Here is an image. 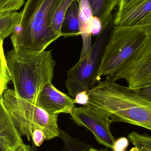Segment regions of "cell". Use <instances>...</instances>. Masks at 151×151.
<instances>
[{
    "mask_svg": "<svg viewBox=\"0 0 151 151\" xmlns=\"http://www.w3.org/2000/svg\"><path fill=\"white\" fill-rule=\"evenodd\" d=\"M128 145V139L126 137H121L116 140L112 150L113 151H125Z\"/></svg>",
    "mask_w": 151,
    "mask_h": 151,
    "instance_id": "cell-19",
    "label": "cell"
},
{
    "mask_svg": "<svg viewBox=\"0 0 151 151\" xmlns=\"http://www.w3.org/2000/svg\"><path fill=\"white\" fill-rule=\"evenodd\" d=\"M4 40L0 37V93L3 94L7 89L11 77L8 68L3 48Z\"/></svg>",
    "mask_w": 151,
    "mask_h": 151,
    "instance_id": "cell-16",
    "label": "cell"
},
{
    "mask_svg": "<svg viewBox=\"0 0 151 151\" xmlns=\"http://www.w3.org/2000/svg\"><path fill=\"white\" fill-rule=\"evenodd\" d=\"M20 12H13L0 14V37L6 39L11 35L19 24Z\"/></svg>",
    "mask_w": 151,
    "mask_h": 151,
    "instance_id": "cell-14",
    "label": "cell"
},
{
    "mask_svg": "<svg viewBox=\"0 0 151 151\" xmlns=\"http://www.w3.org/2000/svg\"><path fill=\"white\" fill-rule=\"evenodd\" d=\"M88 96L85 106L106 114L112 123L126 122L151 131V103L137 89L119 85L107 76L90 89Z\"/></svg>",
    "mask_w": 151,
    "mask_h": 151,
    "instance_id": "cell-1",
    "label": "cell"
},
{
    "mask_svg": "<svg viewBox=\"0 0 151 151\" xmlns=\"http://www.w3.org/2000/svg\"><path fill=\"white\" fill-rule=\"evenodd\" d=\"M139 0H119L118 9H125L134 4Z\"/></svg>",
    "mask_w": 151,
    "mask_h": 151,
    "instance_id": "cell-22",
    "label": "cell"
},
{
    "mask_svg": "<svg viewBox=\"0 0 151 151\" xmlns=\"http://www.w3.org/2000/svg\"><path fill=\"white\" fill-rule=\"evenodd\" d=\"M14 151H32L31 146L23 143Z\"/></svg>",
    "mask_w": 151,
    "mask_h": 151,
    "instance_id": "cell-24",
    "label": "cell"
},
{
    "mask_svg": "<svg viewBox=\"0 0 151 151\" xmlns=\"http://www.w3.org/2000/svg\"><path fill=\"white\" fill-rule=\"evenodd\" d=\"M114 24L117 27L149 28L151 25V0H139L128 8L118 9Z\"/></svg>",
    "mask_w": 151,
    "mask_h": 151,
    "instance_id": "cell-10",
    "label": "cell"
},
{
    "mask_svg": "<svg viewBox=\"0 0 151 151\" xmlns=\"http://www.w3.org/2000/svg\"><path fill=\"white\" fill-rule=\"evenodd\" d=\"M0 141L16 149L24 143L12 120L3 103L0 100Z\"/></svg>",
    "mask_w": 151,
    "mask_h": 151,
    "instance_id": "cell-11",
    "label": "cell"
},
{
    "mask_svg": "<svg viewBox=\"0 0 151 151\" xmlns=\"http://www.w3.org/2000/svg\"><path fill=\"white\" fill-rule=\"evenodd\" d=\"M75 99L60 91L52 83L47 84L38 96L35 104L52 115L70 114L75 107Z\"/></svg>",
    "mask_w": 151,
    "mask_h": 151,
    "instance_id": "cell-9",
    "label": "cell"
},
{
    "mask_svg": "<svg viewBox=\"0 0 151 151\" xmlns=\"http://www.w3.org/2000/svg\"><path fill=\"white\" fill-rule=\"evenodd\" d=\"M114 27L113 19L108 25L101 29L86 55L80 58L78 63L68 71L65 84L71 96L75 97L81 92H88L97 82L96 75L101 58Z\"/></svg>",
    "mask_w": 151,
    "mask_h": 151,
    "instance_id": "cell-6",
    "label": "cell"
},
{
    "mask_svg": "<svg viewBox=\"0 0 151 151\" xmlns=\"http://www.w3.org/2000/svg\"><path fill=\"white\" fill-rule=\"evenodd\" d=\"M149 31L150 32V33L151 34V25L149 27Z\"/></svg>",
    "mask_w": 151,
    "mask_h": 151,
    "instance_id": "cell-26",
    "label": "cell"
},
{
    "mask_svg": "<svg viewBox=\"0 0 151 151\" xmlns=\"http://www.w3.org/2000/svg\"><path fill=\"white\" fill-rule=\"evenodd\" d=\"M80 12L81 0H74L65 14L60 30L62 36L68 37L81 35Z\"/></svg>",
    "mask_w": 151,
    "mask_h": 151,
    "instance_id": "cell-12",
    "label": "cell"
},
{
    "mask_svg": "<svg viewBox=\"0 0 151 151\" xmlns=\"http://www.w3.org/2000/svg\"><path fill=\"white\" fill-rule=\"evenodd\" d=\"M87 1L91 9L92 16L99 19L102 28L108 25L113 19V12L118 6L119 0Z\"/></svg>",
    "mask_w": 151,
    "mask_h": 151,
    "instance_id": "cell-13",
    "label": "cell"
},
{
    "mask_svg": "<svg viewBox=\"0 0 151 151\" xmlns=\"http://www.w3.org/2000/svg\"><path fill=\"white\" fill-rule=\"evenodd\" d=\"M25 3V0H0V14L17 12Z\"/></svg>",
    "mask_w": 151,
    "mask_h": 151,
    "instance_id": "cell-17",
    "label": "cell"
},
{
    "mask_svg": "<svg viewBox=\"0 0 151 151\" xmlns=\"http://www.w3.org/2000/svg\"><path fill=\"white\" fill-rule=\"evenodd\" d=\"M2 94H1L0 93V100H1L2 99Z\"/></svg>",
    "mask_w": 151,
    "mask_h": 151,
    "instance_id": "cell-27",
    "label": "cell"
},
{
    "mask_svg": "<svg viewBox=\"0 0 151 151\" xmlns=\"http://www.w3.org/2000/svg\"><path fill=\"white\" fill-rule=\"evenodd\" d=\"M16 149L0 141V151H14Z\"/></svg>",
    "mask_w": 151,
    "mask_h": 151,
    "instance_id": "cell-23",
    "label": "cell"
},
{
    "mask_svg": "<svg viewBox=\"0 0 151 151\" xmlns=\"http://www.w3.org/2000/svg\"><path fill=\"white\" fill-rule=\"evenodd\" d=\"M59 137L63 141L64 147L60 151H85L90 148V145L73 137L63 130L60 129ZM32 151H39L32 140Z\"/></svg>",
    "mask_w": 151,
    "mask_h": 151,
    "instance_id": "cell-15",
    "label": "cell"
},
{
    "mask_svg": "<svg viewBox=\"0 0 151 151\" xmlns=\"http://www.w3.org/2000/svg\"></svg>",
    "mask_w": 151,
    "mask_h": 151,
    "instance_id": "cell-28",
    "label": "cell"
},
{
    "mask_svg": "<svg viewBox=\"0 0 151 151\" xmlns=\"http://www.w3.org/2000/svg\"><path fill=\"white\" fill-rule=\"evenodd\" d=\"M151 37L147 27L114 26L101 58L97 82L103 76H111L134 60Z\"/></svg>",
    "mask_w": 151,
    "mask_h": 151,
    "instance_id": "cell-4",
    "label": "cell"
},
{
    "mask_svg": "<svg viewBox=\"0 0 151 151\" xmlns=\"http://www.w3.org/2000/svg\"><path fill=\"white\" fill-rule=\"evenodd\" d=\"M137 89L141 96L151 103V85Z\"/></svg>",
    "mask_w": 151,
    "mask_h": 151,
    "instance_id": "cell-20",
    "label": "cell"
},
{
    "mask_svg": "<svg viewBox=\"0 0 151 151\" xmlns=\"http://www.w3.org/2000/svg\"><path fill=\"white\" fill-rule=\"evenodd\" d=\"M75 98L76 104L85 105L88 102V92L85 91L81 92L77 94Z\"/></svg>",
    "mask_w": 151,
    "mask_h": 151,
    "instance_id": "cell-21",
    "label": "cell"
},
{
    "mask_svg": "<svg viewBox=\"0 0 151 151\" xmlns=\"http://www.w3.org/2000/svg\"><path fill=\"white\" fill-rule=\"evenodd\" d=\"M110 77L115 81L125 79L129 87L133 88L151 85V37L134 60Z\"/></svg>",
    "mask_w": 151,
    "mask_h": 151,
    "instance_id": "cell-8",
    "label": "cell"
},
{
    "mask_svg": "<svg viewBox=\"0 0 151 151\" xmlns=\"http://www.w3.org/2000/svg\"><path fill=\"white\" fill-rule=\"evenodd\" d=\"M2 101L14 126L21 136L30 141L35 129L44 133L45 140L59 137L58 114L52 115L17 95L13 89H7L4 92Z\"/></svg>",
    "mask_w": 151,
    "mask_h": 151,
    "instance_id": "cell-5",
    "label": "cell"
},
{
    "mask_svg": "<svg viewBox=\"0 0 151 151\" xmlns=\"http://www.w3.org/2000/svg\"><path fill=\"white\" fill-rule=\"evenodd\" d=\"M45 140L44 133L40 129H36L33 132L32 140L36 147L40 146Z\"/></svg>",
    "mask_w": 151,
    "mask_h": 151,
    "instance_id": "cell-18",
    "label": "cell"
},
{
    "mask_svg": "<svg viewBox=\"0 0 151 151\" xmlns=\"http://www.w3.org/2000/svg\"><path fill=\"white\" fill-rule=\"evenodd\" d=\"M6 58L15 92L35 104L41 91L54 78L56 62L51 50L29 54L12 49Z\"/></svg>",
    "mask_w": 151,
    "mask_h": 151,
    "instance_id": "cell-3",
    "label": "cell"
},
{
    "mask_svg": "<svg viewBox=\"0 0 151 151\" xmlns=\"http://www.w3.org/2000/svg\"><path fill=\"white\" fill-rule=\"evenodd\" d=\"M70 114L77 125L90 130L99 144L113 149L116 140L111 132L109 116L85 105L74 107Z\"/></svg>",
    "mask_w": 151,
    "mask_h": 151,
    "instance_id": "cell-7",
    "label": "cell"
},
{
    "mask_svg": "<svg viewBox=\"0 0 151 151\" xmlns=\"http://www.w3.org/2000/svg\"><path fill=\"white\" fill-rule=\"evenodd\" d=\"M85 151H110L108 150H97V149H95L93 148H90L88 150Z\"/></svg>",
    "mask_w": 151,
    "mask_h": 151,
    "instance_id": "cell-25",
    "label": "cell"
},
{
    "mask_svg": "<svg viewBox=\"0 0 151 151\" xmlns=\"http://www.w3.org/2000/svg\"><path fill=\"white\" fill-rule=\"evenodd\" d=\"M63 0H27L20 12L19 23L11 35L17 52L38 54L61 37L51 23Z\"/></svg>",
    "mask_w": 151,
    "mask_h": 151,
    "instance_id": "cell-2",
    "label": "cell"
}]
</instances>
